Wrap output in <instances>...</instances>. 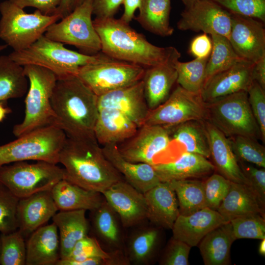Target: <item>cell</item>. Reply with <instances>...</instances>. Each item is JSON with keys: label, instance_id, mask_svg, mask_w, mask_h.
Returning a JSON list of instances; mask_svg holds the SVG:
<instances>
[{"label": "cell", "instance_id": "cell-1", "mask_svg": "<svg viewBox=\"0 0 265 265\" xmlns=\"http://www.w3.org/2000/svg\"><path fill=\"white\" fill-rule=\"evenodd\" d=\"M51 105L55 117L54 125L67 136L95 138L98 96L78 75L57 78Z\"/></svg>", "mask_w": 265, "mask_h": 265}, {"label": "cell", "instance_id": "cell-2", "mask_svg": "<svg viewBox=\"0 0 265 265\" xmlns=\"http://www.w3.org/2000/svg\"><path fill=\"white\" fill-rule=\"evenodd\" d=\"M95 138L67 136L58 163L64 166L65 180L102 193L123 176L106 158Z\"/></svg>", "mask_w": 265, "mask_h": 265}, {"label": "cell", "instance_id": "cell-3", "mask_svg": "<svg viewBox=\"0 0 265 265\" xmlns=\"http://www.w3.org/2000/svg\"><path fill=\"white\" fill-rule=\"evenodd\" d=\"M93 24L101 43V52L115 59L144 68L163 63L179 52L173 47H159L120 19L95 18Z\"/></svg>", "mask_w": 265, "mask_h": 265}, {"label": "cell", "instance_id": "cell-4", "mask_svg": "<svg viewBox=\"0 0 265 265\" xmlns=\"http://www.w3.org/2000/svg\"><path fill=\"white\" fill-rule=\"evenodd\" d=\"M104 54L100 52L96 55H89L70 50L63 44L43 35L28 48L13 51L8 55L22 66H41L52 71L57 78H61L77 75L81 67L100 59Z\"/></svg>", "mask_w": 265, "mask_h": 265}, {"label": "cell", "instance_id": "cell-5", "mask_svg": "<svg viewBox=\"0 0 265 265\" xmlns=\"http://www.w3.org/2000/svg\"><path fill=\"white\" fill-rule=\"evenodd\" d=\"M29 82L25 98V111L21 123L15 125L13 133L17 137L34 130L54 125L55 115L51 97L57 80L55 75L44 67L23 66Z\"/></svg>", "mask_w": 265, "mask_h": 265}, {"label": "cell", "instance_id": "cell-6", "mask_svg": "<svg viewBox=\"0 0 265 265\" xmlns=\"http://www.w3.org/2000/svg\"><path fill=\"white\" fill-rule=\"evenodd\" d=\"M67 137L54 125L47 126L0 145V167L14 162L42 160L58 163L60 151Z\"/></svg>", "mask_w": 265, "mask_h": 265}, {"label": "cell", "instance_id": "cell-7", "mask_svg": "<svg viewBox=\"0 0 265 265\" xmlns=\"http://www.w3.org/2000/svg\"><path fill=\"white\" fill-rule=\"evenodd\" d=\"M0 38L13 51L24 50L44 35L48 27L61 19L36 10L27 13L9 0L0 3Z\"/></svg>", "mask_w": 265, "mask_h": 265}, {"label": "cell", "instance_id": "cell-8", "mask_svg": "<svg viewBox=\"0 0 265 265\" xmlns=\"http://www.w3.org/2000/svg\"><path fill=\"white\" fill-rule=\"evenodd\" d=\"M64 179L63 168L45 161L32 163L19 161L0 167V184L19 199L51 190Z\"/></svg>", "mask_w": 265, "mask_h": 265}, {"label": "cell", "instance_id": "cell-9", "mask_svg": "<svg viewBox=\"0 0 265 265\" xmlns=\"http://www.w3.org/2000/svg\"><path fill=\"white\" fill-rule=\"evenodd\" d=\"M207 104V120L226 137L242 135L262 140L247 91L238 92Z\"/></svg>", "mask_w": 265, "mask_h": 265}, {"label": "cell", "instance_id": "cell-10", "mask_svg": "<svg viewBox=\"0 0 265 265\" xmlns=\"http://www.w3.org/2000/svg\"><path fill=\"white\" fill-rule=\"evenodd\" d=\"M92 14V0H85L60 22L51 25L44 35L52 40L74 46L81 53L96 55L101 52V43Z\"/></svg>", "mask_w": 265, "mask_h": 265}, {"label": "cell", "instance_id": "cell-11", "mask_svg": "<svg viewBox=\"0 0 265 265\" xmlns=\"http://www.w3.org/2000/svg\"><path fill=\"white\" fill-rule=\"evenodd\" d=\"M145 69L105 54L100 59L81 67L77 75L99 96L141 80Z\"/></svg>", "mask_w": 265, "mask_h": 265}, {"label": "cell", "instance_id": "cell-12", "mask_svg": "<svg viewBox=\"0 0 265 265\" xmlns=\"http://www.w3.org/2000/svg\"><path fill=\"white\" fill-rule=\"evenodd\" d=\"M208 119L207 104L200 93H194L178 85L167 100L150 110L143 125L171 127L191 120Z\"/></svg>", "mask_w": 265, "mask_h": 265}, {"label": "cell", "instance_id": "cell-13", "mask_svg": "<svg viewBox=\"0 0 265 265\" xmlns=\"http://www.w3.org/2000/svg\"><path fill=\"white\" fill-rule=\"evenodd\" d=\"M177 23L181 30L202 31L207 34H219L229 39L231 14L212 0H200L186 7Z\"/></svg>", "mask_w": 265, "mask_h": 265}, {"label": "cell", "instance_id": "cell-14", "mask_svg": "<svg viewBox=\"0 0 265 265\" xmlns=\"http://www.w3.org/2000/svg\"><path fill=\"white\" fill-rule=\"evenodd\" d=\"M171 142L168 127L144 124L132 137L117 146L126 159L153 165L155 157L166 150Z\"/></svg>", "mask_w": 265, "mask_h": 265}, {"label": "cell", "instance_id": "cell-15", "mask_svg": "<svg viewBox=\"0 0 265 265\" xmlns=\"http://www.w3.org/2000/svg\"><path fill=\"white\" fill-rule=\"evenodd\" d=\"M102 194L117 213L124 228L140 225L147 220L144 193L124 179L112 185Z\"/></svg>", "mask_w": 265, "mask_h": 265}, {"label": "cell", "instance_id": "cell-16", "mask_svg": "<svg viewBox=\"0 0 265 265\" xmlns=\"http://www.w3.org/2000/svg\"><path fill=\"white\" fill-rule=\"evenodd\" d=\"M229 40L241 59L255 63L265 57L264 23L249 17L232 13Z\"/></svg>", "mask_w": 265, "mask_h": 265}, {"label": "cell", "instance_id": "cell-17", "mask_svg": "<svg viewBox=\"0 0 265 265\" xmlns=\"http://www.w3.org/2000/svg\"><path fill=\"white\" fill-rule=\"evenodd\" d=\"M254 63L241 59L230 68L210 78L200 94L206 103L242 91H247L254 81Z\"/></svg>", "mask_w": 265, "mask_h": 265}, {"label": "cell", "instance_id": "cell-18", "mask_svg": "<svg viewBox=\"0 0 265 265\" xmlns=\"http://www.w3.org/2000/svg\"><path fill=\"white\" fill-rule=\"evenodd\" d=\"M58 211L51 190L19 199L17 208L18 230L24 237L44 225Z\"/></svg>", "mask_w": 265, "mask_h": 265}, {"label": "cell", "instance_id": "cell-19", "mask_svg": "<svg viewBox=\"0 0 265 265\" xmlns=\"http://www.w3.org/2000/svg\"><path fill=\"white\" fill-rule=\"evenodd\" d=\"M98 105L99 108H113L120 111L138 128L143 125L150 111L145 99L142 80L98 96Z\"/></svg>", "mask_w": 265, "mask_h": 265}, {"label": "cell", "instance_id": "cell-20", "mask_svg": "<svg viewBox=\"0 0 265 265\" xmlns=\"http://www.w3.org/2000/svg\"><path fill=\"white\" fill-rule=\"evenodd\" d=\"M180 57L179 52L163 63L145 69L142 80L145 99L150 110L162 104L171 94L177 80L175 62Z\"/></svg>", "mask_w": 265, "mask_h": 265}, {"label": "cell", "instance_id": "cell-21", "mask_svg": "<svg viewBox=\"0 0 265 265\" xmlns=\"http://www.w3.org/2000/svg\"><path fill=\"white\" fill-rule=\"evenodd\" d=\"M227 222L217 211L205 207L187 215L179 214L172 228V237L192 247L210 231Z\"/></svg>", "mask_w": 265, "mask_h": 265}, {"label": "cell", "instance_id": "cell-22", "mask_svg": "<svg viewBox=\"0 0 265 265\" xmlns=\"http://www.w3.org/2000/svg\"><path fill=\"white\" fill-rule=\"evenodd\" d=\"M203 122L209 141L210 158L215 169L230 181L248 186L228 137L208 120Z\"/></svg>", "mask_w": 265, "mask_h": 265}, {"label": "cell", "instance_id": "cell-23", "mask_svg": "<svg viewBox=\"0 0 265 265\" xmlns=\"http://www.w3.org/2000/svg\"><path fill=\"white\" fill-rule=\"evenodd\" d=\"M102 148L106 158L124 180L140 192L144 193L160 182L153 165L126 159L117 145L108 144Z\"/></svg>", "mask_w": 265, "mask_h": 265}, {"label": "cell", "instance_id": "cell-24", "mask_svg": "<svg viewBox=\"0 0 265 265\" xmlns=\"http://www.w3.org/2000/svg\"><path fill=\"white\" fill-rule=\"evenodd\" d=\"M138 127L120 111L113 108H99L94 133L103 146L119 145L132 137Z\"/></svg>", "mask_w": 265, "mask_h": 265}, {"label": "cell", "instance_id": "cell-25", "mask_svg": "<svg viewBox=\"0 0 265 265\" xmlns=\"http://www.w3.org/2000/svg\"><path fill=\"white\" fill-rule=\"evenodd\" d=\"M144 195L147 220L157 227L172 229L180 212L176 194L169 183L160 182Z\"/></svg>", "mask_w": 265, "mask_h": 265}, {"label": "cell", "instance_id": "cell-26", "mask_svg": "<svg viewBox=\"0 0 265 265\" xmlns=\"http://www.w3.org/2000/svg\"><path fill=\"white\" fill-rule=\"evenodd\" d=\"M58 229L53 223L34 231L26 243V265H56L60 259Z\"/></svg>", "mask_w": 265, "mask_h": 265}, {"label": "cell", "instance_id": "cell-27", "mask_svg": "<svg viewBox=\"0 0 265 265\" xmlns=\"http://www.w3.org/2000/svg\"><path fill=\"white\" fill-rule=\"evenodd\" d=\"M153 167L162 182L201 177L215 169L207 158L186 152L182 153L175 160L158 162Z\"/></svg>", "mask_w": 265, "mask_h": 265}, {"label": "cell", "instance_id": "cell-28", "mask_svg": "<svg viewBox=\"0 0 265 265\" xmlns=\"http://www.w3.org/2000/svg\"><path fill=\"white\" fill-rule=\"evenodd\" d=\"M91 212L93 231L99 243L101 242L108 252H125L124 228L112 208L104 199L98 208Z\"/></svg>", "mask_w": 265, "mask_h": 265}, {"label": "cell", "instance_id": "cell-29", "mask_svg": "<svg viewBox=\"0 0 265 265\" xmlns=\"http://www.w3.org/2000/svg\"><path fill=\"white\" fill-rule=\"evenodd\" d=\"M51 192L59 211H92L98 208L105 199L101 193L87 189L65 179L56 183Z\"/></svg>", "mask_w": 265, "mask_h": 265}, {"label": "cell", "instance_id": "cell-30", "mask_svg": "<svg viewBox=\"0 0 265 265\" xmlns=\"http://www.w3.org/2000/svg\"><path fill=\"white\" fill-rule=\"evenodd\" d=\"M85 210L60 211L52 217L59 231L60 259L67 258L77 242L88 235Z\"/></svg>", "mask_w": 265, "mask_h": 265}, {"label": "cell", "instance_id": "cell-31", "mask_svg": "<svg viewBox=\"0 0 265 265\" xmlns=\"http://www.w3.org/2000/svg\"><path fill=\"white\" fill-rule=\"evenodd\" d=\"M264 208L248 186L231 182L229 192L217 211L224 219L231 220L242 215L264 214Z\"/></svg>", "mask_w": 265, "mask_h": 265}, {"label": "cell", "instance_id": "cell-32", "mask_svg": "<svg viewBox=\"0 0 265 265\" xmlns=\"http://www.w3.org/2000/svg\"><path fill=\"white\" fill-rule=\"evenodd\" d=\"M235 240L230 222L210 231L198 244L204 264L228 265L231 245Z\"/></svg>", "mask_w": 265, "mask_h": 265}, {"label": "cell", "instance_id": "cell-33", "mask_svg": "<svg viewBox=\"0 0 265 265\" xmlns=\"http://www.w3.org/2000/svg\"><path fill=\"white\" fill-rule=\"evenodd\" d=\"M171 0H141L135 18L145 30L162 37L171 35L174 28L169 22Z\"/></svg>", "mask_w": 265, "mask_h": 265}, {"label": "cell", "instance_id": "cell-34", "mask_svg": "<svg viewBox=\"0 0 265 265\" xmlns=\"http://www.w3.org/2000/svg\"><path fill=\"white\" fill-rule=\"evenodd\" d=\"M168 127L171 140L181 144L184 152L210 158L209 141L203 121L191 120Z\"/></svg>", "mask_w": 265, "mask_h": 265}, {"label": "cell", "instance_id": "cell-35", "mask_svg": "<svg viewBox=\"0 0 265 265\" xmlns=\"http://www.w3.org/2000/svg\"><path fill=\"white\" fill-rule=\"evenodd\" d=\"M159 237V231L155 228L143 227L135 230L125 244V253L130 265L148 264L155 252Z\"/></svg>", "mask_w": 265, "mask_h": 265}, {"label": "cell", "instance_id": "cell-36", "mask_svg": "<svg viewBox=\"0 0 265 265\" xmlns=\"http://www.w3.org/2000/svg\"><path fill=\"white\" fill-rule=\"evenodd\" d=\"M28 79L23 66L9 56H0V102L19 98L27 92Z\"/></svg>", "mask_w": 265, "mask_h": 265}, {"label": "cell", "instance_id": "cell-37", "mask_svg": "<svg viewBox=\"0 0 265 265\" xmlns=\"http://www.w3.org/2000/svg\"><path fill=\"white\" fill-rule=\"evenodd\" d=\"M168 183L176 194L180 214L187 215L207 207L203 182L189 179Z\"/></svg>", "mask_w": 265, "mask_h": 265}, {"label": "cell", "instance_id": "cell-38", "mask_svg": "<svg viewBox=\"0 0 265 265\" xmlns=\"http://www.w3.org/2000/svg\"><path fill=\"white\" fill-rule=\"evenodd\" d=\"M211 37L212 50L206 65L205 83L214 75L230 68L241 59L227 37L219 34H212Z\"/></svg>", "mask_w": 265, "mask_h": 265}, {"label": "cell", "instance_id": "cell-39", "mask_svg": "<svg viewBox=\"0 0 265 265\" xmlns=\"http://www.w3.org/2000/svg\"><path fill=\"white\" fill-rule=\"evenodd\" d=\"M209 57L195 58L188 62H175L177 83L189 92L200 93L205 81L206 67Z\"/></svg>", "mask_w": 265, "mask_h": 265}, {"label": "cell", "instance_id": "cell-40", "mask_svg": "<svg viewBox=\"0 0 265 265\" xmlns=\"http://www.w3.org/2000/svg\"><path fill=\"white\" fill-rule=\"evenodd\" d=\"M228 138L238 161L265 168V148L257 139L242 135Z\"/></svg>", "mask_w": 265, "mask_h": 265}, {"label": "cell", "instance_id": "cell-41", "mask_svg": "<svg viewBox=\"0 0 265 265\" xmlns=\"http://www.w3.org/2000/svg\"><path fill=\"white\" fill-rule=\"evenodd\" d=\"M0 265H25L26 263V243L19 230L0 235Z\"/></svg>", "mask_w": 265, "mask_h": 265}, {"label": "cell", "instance_id": "cell-42", "mask_svg": "<svg viewBox=\"0 0 265 265\" xmlns=\"http://www.w3.org/2000/svg\"><path fill=\"white\" fill-rule=\"evenodd\" d=\"M236 239L265 238L264 214L254 213L236 217L229 221Z\"/></svg>", "mask_w": 265, "mask_h": 265}, {"label": "cell", "instance_id": "cell-43", "mask_svg": "<svg viewBox=\"0 0 265 265\" xmlns=\"http://www.w3.org/2000/svg\"><path fill=\"white\" fill-rule=\"evenodd\" d=\"M19 198L0 184V232L8 233L18 229L17 208Z\"/></svg>", "mask_w": 265, "mask_h": 265}, {"label": "cell", "instance_id": "cell-44", "mask_svg": "<svg viewBox=\"0 0 265 265\" xmlns=\"http://www.w3.org/2000/svg\"><path fill=\"white\" fill-rule=\"evenodd\" d=\"M229 12L265 22V0H212Z\"/></svg>", "mask_w": 265, "mask_h": 265}, {"label": "cell", "instance_id": "cell-45", "mask_svg": "<svg viewBox=\"0 0 265 265\" xmlns=\"http://www.w3.org/2000/svg\"><path fill=\"white\" fill-rule=\"evenodd\" d=\"M231 183L220 174L212 175L204 182L207 207L217 211L229 192Z\"/></svg>", "mask_w": 265, "mask_h": 265}, {"label": "cell", "instance_id": "cell-46", "mask_svg": "<svg viewBox=\"0 0 265 265\" xmlns=\"http://www.w3.org/2000/svg\"><path fill=\"white\" fill-rule=\"evenodd\" d=\"M112 255V252L105 250L95 237L87 235L77 242L70 256L66 259L74 261L95 257L108 259Z\"/></svg>", "mask_w": 265, "mask_h": 265}, {"label": "cell", "instance_id": "cell-47", "mask_svg": "<svg viewBox=\"0 0 265 265\" xmlns=\"http://www.w3.org/2000/svg\"><path fill=\"white\" fill-rule=\"evenodd\" d=\"M253 115L260 128L262 140L265 141V89L254 80L247 91Z\"/></svg>", "mask_w": 265, "mask_h": 265}, {"label": "cell", "instance_id": "cell-48", "mask_svg": "<svg viewBox=\"0 0 265 265\" xmlns=\"http://www.w3.org/2000/svg\"><path fill=\"white\" fill-rule=\"evenodd\" d=\"M248 182V186L255 194L261 205L265 204V168L247 162L238 161Z\"/></svg>", "mask_w": 265, "mask_h": 265}, {"label": "cell", "instance_id": "cell-49", "mask_svg": "<svg viewBox=\"0 0 265 265\" xmlns=\"http://www.w3.org/2000/svg\"><path fill=\"white\" fill-rule=\"evenodd\" d=\"M191 247L186 243L172 238L160 262L163 265H188Z\"/></svg>", "mask_w": 265, "mask_h": 265}, {"label": "cell", "instance_id": "cell-50", "mask_svg": "<svg viewBox=\"0 0 265 265\" xmlns=\"http://www.w3.org/2000/svg\"><path fill=\"white\" fill-rule=\"evenodd\" d=\"M21 8L34 7L42 13L51 15L55 14L61 0H9Z\"/></svg>", "mask_w": 265, "mask_h": 265}, {"label": "cell", "instance_id": "cell-51", "mask_svg": "<svg viewBox=\"0 0 265 265\" xmlns=\"http://www.w3.org/2000/svg\"><path fill=\"white\" fill-rule=\"evenodd\" d=\"M123 0H92L93 14L96 18H113Z\"/></svg>", "mask_w": 265, "mask_h": 265}, {"label": "cell", "instance_id": "cell-52", "mask_svg": "<svg viewBox=\"0 0 265 265\" xmlns=\"http://www.w3.org/2000/svg\"><path fill=\"white\" fill-rule=\"evenodd\" d=\"M212 50V41L208 34L203 33L195 36L191 41L189 53L195 58L209 57Z\"/></svg>", "mask_w": 265, "mask_h": 265}, {"label": "cell", "instance_id": "cell-53", "mask_svg": "<svg viewBox=\"0 0 265 265\" xmlns=\"http://www.w3.org/2000/svg\"><path fill=\"white\" fill-rule=\"evenodd\" d=\"M141 0H123L124 10L120 19L124 23L129 24L134 18V12L140 7Z\"/></svg>", "mask_w": 265, "mask_h": 265}, {"label": "cell", "instance_id": "cell-54", "mask_svg": "<svg viewBox=\"0 0 265 265\" xmlns=\"http://www.w3.org/2000/svg\"><path fill=\"white\" fill-rule=\"evenodd\" d=\"M252 76L253 80L256 81L263 89H265V57L254 64Z\"/></svg>", "mask_w": 265, "mask_h": 265}, {"label": "cell", "instance_id": "cell-55", "mask_svg": "<svg viewBox=\"0 0 265 265\" xmlns=\"http://www.w3.org/2000/svg\"><path fill=\"white\" fill-rule=\"evenodd\" d=\"M75 0H61L55 14H59L61 19L69 14L74 9Z\"/></svg>", "mask_w": 265, "mask_h": 265}, {"label": "cell", "instance_id": "cell-56", "mask_svg": "<svg viewBox=\"0 0 265 265\" xmlns=\"http://www.w3.org/2000/svg\"><path fill=\"white\" fill-rule=\"evenodd\" d=\"M5 102H0V122H1L6 117V115L11 112L9 107L5 106Z\"/></svg>", "mask_w": 265, "mask_h": 265}, {"label": "cell", "instance_id": "cell-57", "mask_svg": "<svg viewBox=\"0 0 265 265\" xmlns=\"http://www.w3.org/2000/svg\"><path fill=\"white\" fill-rule=\"evenodd\" d=\"M258 251L260 255L265 256V238L262 239L259 246Z\"/></svg>", "mask_w": 265, "mask_h": 265}, {"label": "cell", "instance_id": "cell-58", "mask_svg": "<svg viewBox=\"0 0 265 265\" xmlns=\"http://www.w3.org/2000/svg\"><path fill=\"white\" fill-rule=\"evenodd\" d=\"M183 3L185 5L186 7L189 6L195 1H197L198 0H181Z\"/></svg>", "mask_w": 265, "mask_h": 265}, {"label": "cell", "instance_id": "cell-59", "mask_svg": "<svg viewBox=\"0 0 265 265\" xmlns=\"http://www.w3.org/2000/svg\"><path fill=\"white\" fill-rule=\"evenodd\" d=\"M84 0H75L74 5V9L78 6V5H80L81 3H82Z\"/></svg>", "mask_w": 265, "mask_h": 265}, {"label": "cell", "instance_id": "cell-60", "mask_svg": "<svg viewBox=\"0 0 265 265\" xmlns=\"http://www.w3.org/2000/svg\"><path fill=\"white\" fill-rule=\"evenodd\" d=\"M7 46H8L6 44L0 45V52L6 49Z\"/></svg>", "mask_w": 265, "mask_h": 265}, {"label": "cell", "instance_id": "cell-61", "mask_svg": "<svg viewBox=\"0 0 265 265\" xmlns=\"http://www.w3.org/2000/svg\"></svg>", "mask_w": 265, "mask_h": 265}]
</instances>
